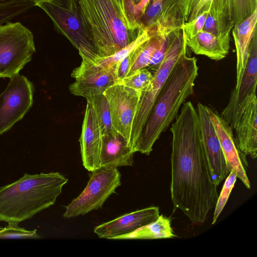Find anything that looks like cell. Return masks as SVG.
I'll return each mask as SVG.
<instances>
[{"label":"cell","instance_id":"1","mask_svg":"<svg viewBox=\"0 0 257 257\" xmlns=\"http://www.w3.org/2000/svg\"><path fill=\"white\" fill-rule=\"evenodd\" d=\"M171 199L193 223H204L218 197L203 146L197 110L184 103L172 124Z\"/></svg>","mask_w":257,"mask_h":257},{"label":"cell","instance_id":"2","mask_svg":"<svg viewBox=\"0 0 257 257\" xmlns=\"http://www.w3.org/2000/svg\"><path fill=\"white\" fill-rule=\"evenodd\" d=\"M198 74L195 57L185 54L179 58L157 97L134 148L135 153L150 154L155 143L176 118L185 100L193 93Z\"/></svg>","mask_w":257,"mask_h":257},{"label":"cell","instance_id":"3","mask_svg":"<svg viewBox=\"0 0 257 257\" xmlns=\"http://www.w3.org/2000/svg\"><path fill=\"white\" fill-rule=\"evenodd\" d=\"M68 180L59 172L25 173L0 187V221L19 223L53 205Z\"/></svg>","mask_w":257,"mask_h":257},{"label":"cell","instance_id":"4","mask_svg":"<svg viewBox=\"0 0 257 257\" xmlns=\"http://www.w3.org/2000/svg\"><path fill=\"white\" fill-rule=\"evenodd\" d=\"M97 54L113 55L135 40L146 28L133 26L115 0H76Z\"/></svg>","mask_w":257,"mask_h":257},{"label":"cell","instance_id":"5","mask_svg":"<svg viewBox=\"0 0 257 257\" xmlns=\"http://www.w3.org/2000/svg\"><path fill=\"white\" fill-rule=\"evenodd\" d=\"M167 42L165 56L155 68L148 86L141 93L131 132L130 145L133 149L140 136L157 97L174 65L182 56L186 54L187 46L182 29L169 34Z\"/></svg>","mask_w":257,"mask_h":257},{"label":"cell","instance_id":"6","mask_svg":"<svg viewBox=\"0 0 257 257\" xmlns=\"http://www.w3.org/2000/svg\"><path fill=\"white\" fill-rule=\"evenodd\" d=\"M35 6L45 11L58 31L78 50L82 59L91 60L97 55L84 26L76 0H51Z\"/></svg>","mask_w":257,"mask_h":257},{"label":"cell","instance_id":"7","mask_svg":"<svg viewBox=\"0 0 257 257\" xmlns=\"http://www.w3.org/2000/svg\"><path fill=\"white\" fill-rule=\"evenodd\" d=\"M35 52L33 34L21 23L0 25V78L19 73Z\"/></svg>","mask_w":257,"mask_h":257},{"label":"cell","instance_id":"8","mask_svg":"<svg viewBox=\"0 0 257 257\" xmlns=\"http://www.w3.org/2000/svg\"><path fill=\"white\" fill-rule=\"evenodd\" d=\"M120 178L117 168L101 167L91 172L83 191L66 206L63 217H76L101 208L121 185Z\"/></svg>","mask_w":257,"mask_h":257},{"label":"cell","instance_id":"9","mask_svg":"<svg viewBox=\"0 0 257 257\" xmlns=\"http://www.w3.org/2000/svg\"><path fill=\"white\" fill-rule=\"evenodd\" d=\"M34 85L26 76L16 74L0 94V135L21 120L33 103Z\"/></svg>","mask_w":257,"mask_h":257},{"label":"cell","instance_id":"10","mask_svg":"<svg viewBox=\"0 0 257 257\" xmlns=\"http://www.w3.org/2000/svg\"><path fill=\"white\" fill-rule=\"evenodd\" d=\"M229 125L234 130V141L243 165L246 157L257 156V98L256 94L246 98L238 107Z\"/></svg>","mask_w":257,"mask_h":257},{"label":"cell","instance_id":"11","mask_svg":"<svg viewBox=\"0 0 257 257\" xmlns=\"http://www.w3.org/2000/svg\"><path fill=\"white\" fill-rule=\"evenodd\" d=\"M141 93L119 83L109 87L103 93L108 102L113 127L130 145L133 123Z\"/></svg>","mask_w":257,"mask_h":257},{"label":"cell","instance_id":"12","mask_svg":"<svg viewBox=\"0 0 257 257\" xmlns=\"http://www.w3.org/2000/svg\"><path fill=\"white\" fill-rule=\"evenodd\" d=\"M115 65L104 68L90 60L82 59L80 66L71 73V76L75 80L69 86L70 93L84 98L103 94L107 88L118 82Z\"/></svg>","mask_w":257,"mask_h":257},{"label":"cell","instance_id":"13","mask_svg":"<svg viewBox=\"0 0 257 257\" xmlns=\"http://www.w3.org/2000/svg\"><path fill=\"white\" fill-rule=\"evenodd\" d=\"M196 110L202 140L212 179L218 186L225 178L229 172L219 140L212 123L211 117L212 109L199 102Z\"/></svg>","mask_w":257,"mask_h":257},{"label":"cell","instance_id":"14","mask_svg":"<svg viewBox=\"0 0 257 257\" xmlns=\"http://www.w3.org/2000/svg\"><path fill=\"white\" fill-rule=\"evenodd\" d=\"M102 142V134L94 109L87 101L79 142L82 164L90 172L100 167Z\"/></svg>","mask_w":257,"mask_h":257},{"label":"cell","instance_id":"15","mask_svg":"<svg viewBox=\"0 0 257 257\" xmlns=\"http://www.w3.org/2000/svg\"><path fill=\"white\" fill-rule=\"evenodd\" d=\"M159 215L157 206L137 210L96 226L94 232L99 238L117 239L154 221Z\"/></svg>","mask_w":257,"mask_h":257},{"label":"cell","instance_id":"16","mask_svg":"<svg viewBox=\"0 0 257 257\" xmlns=\"http://www.w3.org/2000/svg\"><path fill=\"white\" fill-rule=\"evenodd\" d=\"M257 84V35L255 33L250 42L247 63L237 89H233L229 101L220 116L229 124L238 106L248 96L256 94Z\"/></svg>","mask_w":257,"mask_h":257},{"label":"cell","instance_id":"17","mask_svg":"<svg viewBox=\"0 0 257 257\" xmlns=\"http://www.w3.org/2000/svg\"><path fill=\"white\" fill-rule=\"evenodd\" d=\"M211 117L226 160L229 173L234 171L236 173L237 177L247 189H250V183L237 150L232 129L217 112L211 110Z\"/></svg>","mask_w":257,"mask_h":257},{"label":"cell","instance_id":"18","mask_svg":"<svg viewBox=\"0 0 257 257\" xmlns=\"http://www.w3.org/2000/svg\"><path fill=\"white\" fill-rule=\"evenodd\" d=\"M134 153L129 143L119 133L103 136L100 157V167L133 166Z\"/></svg>","mask_w":257,"mask_h":257},{"label":"cell","instance_id":"19","mask_svg":"<svg viewBox=\"0 0 257 257\" xmlns=\"http://www.w3.org/2000/svg\"><path fill=\"white\" fill-rule=\"evenodd\" d=\"M257 10L238 25H234L232 34L236 54V84L237 89L241 80L247 63L250 42L256 32Z\"/></svg>","mask_w":257,"mask_h":257},{"label":"cell","instance_id":"20","mask_svg":"<svg viewBox=\"0 0 257 257\" xmlns=\"http://www.w3.org/2000/svg\"><path fill=\"white\" fill-rule=\"evenodd\" d=\"M185 39L186 46L194 53L213 60L223 59L229 51L230 34L217 36L202 30L194 37Z\"/></svg>","mask_w":257,"mask_h":257},{"label":"cell","instance_id":"21","mask_svg":"<svg viewBox=\"0 0 257 257\" xmlns=\"http://www.w3.org/2000/svg\"><path fill=\"white\" fill-rule=\"evenodd\" d=\"M205 10H209L214 18L219 35L231 33L234 25L233 0H201L192 12L187 22L192 21Z\"/></svg>","mask_w":257,"mask_h":257},{"label":"cell","instance_id":"22","mask_svg":"<svg viewBox=\"0 0 257 257\" xmlns=\"http://www.w3.org/2000/svg\"><path fill=\"white\" fill-rule=\"evenodd\" d=\"M185 24L179 0H164L160 15L154 26L157 34L164 39Z\"/></svg>","mask_w":257,"mask_h":257},{"label":"cell","instance_id":"23","mask_svg":"<svg viewBox=\"0 0 257 257\" xmlns=\"http://www.w3.org/2000/svg\"><path fill=\"white\" fill-rule=\"evenodd\" d=\"M175 236L170 220L161 214L154 221L131 233L120 236L117 239L170 238Z\"/></svg>","mask_w":257,"mask_h":257},{"label":"cell","instance_id":"24","mask_svg":"<svg viewBox=\"0 0 257 257\" xmlns=\"http://www.w3.org/2000/svg\"><path fill=\"white\" fill-rule=\"evenodd\" d=\"M166 39L156 35L135 49L133 51V60L127 75L148 66L153 55Z\"/></svg>","mask_w":257,"mask_h":257},{"label":"cell","instance_id":"25","mask_svg":"<svg viewBox=\"0 0 257 257\" xmlns=\"http://www.w3.org/2000/svg\"><path fill=\"white\" fill-rule=\"evenodd\" d=\"M85 98L94 109L102 136L117 133L113 127L109 105L104 94L91 95Z\"/></svg>","mask_w":257,"mask_h":257},{"label":"cell","instance_id":"26","mask_svg":"<svg viewBox=\"0 0 257 257\" xmlns=\"http://www.w3.org/2000/svg\"><path fill=\"white\" fill-rule=\"evenodd\" d=\"M35 4L26 0H4L0 2V25L28 12Z\"/></svg>","mask_w":257,"mask_h":257},{"label":"cell","instance_id":"27","mask_svg":"<svg viewBox=\"0 0 257 257\" xmlns=\"http://www.w3.org/2000/svg\"><path fill=\"white\" fill-rule=\"evenodd\" d=\"M153 74L146 68L137 70L127 75L117 83L135 89L142 93L148 86Z\"/></svg>","mask_w":257,"mask_h":257},{"label":"cell","instance_id":"28","mask_svg":"<svg viewBox=\"0 0 257 257\" xmlns=\"http://www.w3.org/2000/svg\"><path fill=\"white\" fill-rule=\"evenodd\" d=\"M37 229L28 230L21 228L18 223L10 222L5 227L0 228V239H38L41 236Z\"/></svg>","mask_w":257,"mask_h":257},{"label":"cell","instance_id":"29","mask_svg":"<svg viewBox=\"0 0 257 257\" xmlns=\"http://www.w3.org/2000/svg\"><path fill=\"white\" fill-rule=\"evenodd\" d=\"M237 178L236 173L234 171L229 172L228 176L225 181L220 195L218 196L217 203L214 207L215 210L212 224H215L224 208L234 186Z\"/></svg>","mask_w":257,"mask_h":257},{"label":"cell","instance_id":"30","mask_svg":"<svg viewBox=\"0 0 257 257\" xmlns=\"http://www.w3.org/2000/svg\"><path fill=\"white\" fill-rule=\"evenodd\" d=\"M233 22L238 25L257 10V0H233Z\"/></svg>","mask_w":257,"mask_h":257},{"label":"cell","instance_id":"31","mask_svg":"<svg viewBox=\"0 0 257 257\" xmlns=\"http://www.w3.org/2000/svg\"><path fill=\"white\" fill-rule=\"evenodd\" d=\"M208 12L209 10H203L192 21L185 23L182 29L186 39L194 37L203 30Z\"/></svg>","mask_w":257,"mask_h":257},{"label":"cell","instance_id":"32","mask_svg":"<svg viewBox=\"0 0 257 257\" xmlns=\"http://www.w3.org/2000/svg\"><path fill=\"white\" fill-rule=\"evenodd\" d=\"M163 1L153 0L151 5L147 8L144 15L139 21L144 27L154 25L161 12Z\"/></svg>","mask_w":257,"mask_h":257},{"label":"cell","instance_id":"33","mask_svg":"<svg viewBox=\"0 0 257 257\" xmlns=\"http://www.w3.org/2000/svg\"><path fill=\"white\" fill-rule=\"evenodd\" d=\"M133 60V52L115 65L118 81L127 76Z\"/></svg>","mask_w":257,"mask_h":257},{"label":"cell","instance_id":"34","mask_svg":"<svg viewBox=\"0 0 257 257\" xmlns=\"http://www.w3.org/2000/svg\"><path fill=\"white\" fill-rule=\"evenodd\" d=\"M201 0H179V6L185 23L187 22L192 12Z\"/></svg>","mask_w":257,"mask_h":257},{"label":"cell","instance_id":"35","mask_svg":"<svg viewBox=\"0 0 257 257\" xmlns=\"http://www.w3.org/2000/svg\"><path fill=\"white\" fill-rule=\"evenodd\" d=\"M167 39L162 43L160 47L155 52L153 55L148 66L155 69L163 59L167 50Z\"/></svg>","mask_w":257,"mask_h":257},{"label":"cell","instance_id":"36","mask_svg":"<svg viewBox=\"0 0 257 257\" xmlns=\"http://www.w3.org/2000/svg\"><path fill=\"white\" fill-rule=\"evenodd\" d=\"M151 0H141L137 5H133L132 15L134 20L140 22V19L144 15Z\"/></svg>","mask_w":257,"mask_h":257},{"label":"cell","instance_id":"37","mask_svg":"<svg viewBox=\"0 0 257 257\" xmlns=\"http://www.w3.org/2000/svg\"><path fill=\"white\" fill-rule=\"evenodd\" d=\"M203 30L217 36H222L219 35L216 22L209 11L206 17Z\"/></svg>","mask_w":257,"mask_h":257},{"label":"cell","instance_id":"38","mask_svg":"<svg viewBox=\"0 0 257 257\" xmlns=\"http://www.w3.org/2000/svg\"><path fill=\"white\" fill-rule=\"evenodd\" d=\"M115 1L117 3L122 11L125 13L124 0H115Z\"/></svg>","mask_w":257,"mask_h":257},{"label":"cell","instance_id":"39","mask_svg":"<svg viewBox=\"0 0 257 257\" xmlns=\"http://www.w3.org/2000/svg\"><path fill=\"white\" fill-rule=\"evenodd\" d=\"M26 1H30V2L33 3L35 6L37 4H38L39 3L49 1L51 0H26Z\"/></svg>","mask_w":257,"mask_h":257},{"label":"cell","instance_id":"40","mask_svg":"<svg viewBox=\"0 0 257 257\" xmlns=\"http://www.w3.org/2000/svg\"><path fill=\"white\" fill-rule=\"evenodd\" d=\"M141 0H131L133 4L135 5L138 4Z\"/></svg>","mask_w":257,"mask_h":257},{"label":"cell","instance_id":"41","mask_svg":"<svg viewBox=\"0 0 257 257\" xmlns=\"http://www.w3.org/2000/svg\"><path fill=\"white\" fill-rule=\"evenodd\" d=\"M1 227H1V226H0V228H1Z\"/></svg>","mask_w":257,"mask_h":257},{"label":"cell","instance_id":"42","mask_svg":"<svg viewBox=\"0 0 257 257\" xmlns=\"http://www.w3.org/2000/svg\"><path fill=\"white\" fill-rule=\"evenodd\" d=\"M0 1H4V0H0Z\"/></svg>","mask_w":257,"mask_h":257}]
</instances>
